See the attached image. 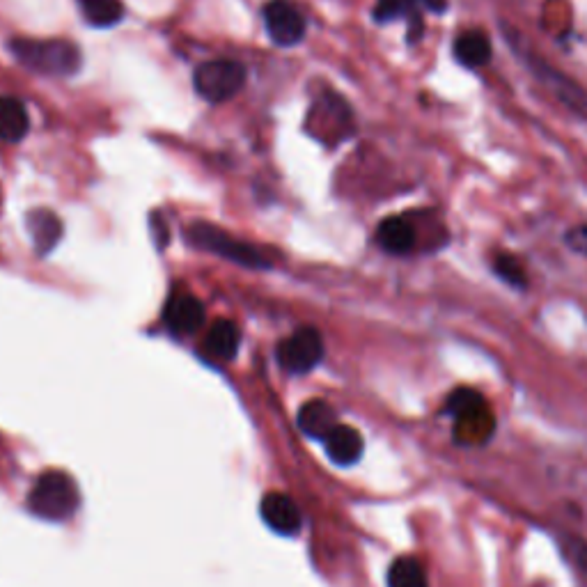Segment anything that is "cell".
Here are the masks:
<instances>
[{
  "label": "cell",
  "mask_w": 587,
  "mask_h": 587,
  "mask_svg": "<svg viewBox=\"0 0 587 587\" xmlns=\"http://www.w3.org/2000/svg\"><path fill=\"white\" fill-rule=\"evenodd\" d=\"M10 49L23 67L35 69L39 74L67 76L74 74L81 65V53L65 39L17 37L10 42Z\"/></svg>",
  "instance_id": "6da1fadb"
},
{
  "label": "cell",
  "mask_w": 587,
  "mask_h": 587,
  "mask_svg": "<svg viewBox=\"0 0 587 587\" xmlns=\"http://www.w3.org/2000/svg\"><path fill=\"white\" fill-rule=\"evenodd\" d=\"M445 413L455 418V441L464 445L484 443L493 434L496 420L484 397L473 388H457L445 402Z\"/></svg>",
  "instance_id": "7a4b0ae2"
},
{
  "label": "cell",
  "mask_w": 587,
  "mask_h": 587,
  "mask_svg": "<svg viewBox=\"0 0 587 587\" xmlns=\"http://www.w3.org/2000/svg\"><path fill=\"white\" fill-rule=\"evenodd\" d=\"M78 487L67 473L49 471L39 475L28 496V507L39 519L65 521L78 510Z\"/></svg>",
  "instance_id": "3957f363"
},
{
  "label": "cell",
  "mask_w": 587,
  "mask_h": 587,
  "mask_svg": "<svg viewBox=\"0 0 587 587\" xmlns=\"http://www.w3.org/2000/svg\"><path fill=\"white\" fill-rule=\"evenodd\" d=\"M186 239L191 241L193 246H198L207 253H214L218 257H225V260L237 262L246 269H269L271 262L260 248L253 244H246V241L234 239L230 234H225L221 228L209 223H193L186 230Z\"/></svg>",
  "instance_id": "277c9868"
},
{
  "label": "cell",
  "mask_w": 587,
  "mask_h": 587,
  "mask_svg": "<svg viewBox=\"0 0 587 587\" xmlns=\"http://www.w3.org/2000/svg\"><path fill=\"white\" fill-rule=\"evenodd\" d=\"M246 83V67L234 60H211L195 69L193 85L209 104H225L237 97Z\"/></svg>",
  "instance_id": "5b68a950"
},
{
  "label": "cell",
  "mask_w": 587,
  "mask_h": 587,
  "mask_svg": "<svg viewBox=\"0 0 587 587\" xmlns=\"http://www.w3.org/2000/svg\"><path fill=\"white\" fill-rule=\"evenodd\" d=\"M324 358V340L315 328H299L294 335L278 344V360L287 372L305 374L315 370Z\"/></svg>",
  "instance_id": "8992f818"
},
{
  "label": "cell",
  "mask_w": 587,
  "mask_h": 587,
  "mask_svg": "<svg viewBox=\"0 0 587 587\" xmlns=\"http://www.w3.org/2000/svg\"><path fill=\"white\" fill-rule=\"evenodd\" d=\"M523 60L528 62V67L537 74L539 81H542L546 88H549L553 95L562 101V104L581 117H587V90H583L576 81H571L567 74H562L555 67H551L549 62H544L537 53L528 51L526 56H523Z\"/></svg>",
  "instance_id": "52a82bcc"
},
{
  "label": "cell",
  "mask_w": 587,
  "mask_h": 587,
  "mask_svg": "<svg viewBox=\"0 0 587 587\" xmlns=\"http://www.w3.org/2000/svg\"><path fill=\"white\" fill-rule=\"evenodd\" d=\"M266 33L278 46L299 44L305 35V21L299 10L287 0H269L264 5Z\"/></svg>",
  "instance_id": "ba28073f"
},
{
  "label": "cell",
  "mask_w": 587,
  "mask_h": 587,
  "mask_svg": "<svg viewBox=\"0 0 587 587\" xmlns=\"http://www.w3.org/2000/svg\"><path fill=\"white\" fill-rule=\"evenodd\" d=\"M163 322L177 335H193L205 324V305L193 294H172L163 308Z\"/></svg>",
  "instance_id": "9c48e42d"
},
{
  "label": "cell",
  "mask_w": 587,
  "mask_h": 587,
  "mask_svg": "<svg viewBox=\"0 0 587 587\" xmlns=\"http://www.w3.org/2000/svg\"><path fill=\"white\" fill-rule=\"evenodd\" d=\"M260 512L266 526L278 532V535H296L303 523L299 505L287 493H269V496H264Z\"/></svg>",
  "instance_id": "30bf717a"
},
{
  "label": "cell",
  "mask_w": 587,
  "mask_h": 587,
  "mask_svg": "<svg viewBox=\"0 0 587 587\" xmlns=\"http://www.w3.org/2000/svg\"><path fill=\"white\" fill-rule=\"evenodd\" d=\"M338 416H335L333 406L324 402V399H310L308 404L301 406L299 411V427L303 434L317 441H326V436L338 427Z\"/></svg>",
  "instance_id": "8fae6325"
},
{
  "label": "cell",
  "mask_w": 587,
  "mask_h": 587,
  "mask_svg": "<svg viewBox=\"0 0 587 587\" xmlns=\"http://www.w3.org/2000/svg\"><path fill=\"white\" fill-rule=\"evenodd\" d=\"M377 241L390 255H406L416 248V228L402 216H390L386 221H381Z\"/></svg>",
  "instance_id": "7c38bea8"
},
{
  "label": "cell",
  "mask_w": 587,
  "mask_h": 587,
  "mask_svg": "<svg viewBox=\"0 0 587 587\" xmlns=\"http://www.w3.org/2000/svg\"><path fill=\"white\" fill-rule=\"evenodd\" d=\"M324 445H326V455L340 466L356 464L360 455H363V436L349 425L335 427L333 432L326 436Z\"/></svg>",
  "instance_id": "4fadbf2b"
},
{
  "label": "cell",
  "mask_w": 587,
  "mask_h": 587,
  "mask_svg": "<svg viewBox=\"0 0 587 587\" xmlns=\"http://www.w3.org/2000/svg\"><path fill=\"white\" fill-rule=\"evenodd\" d=\"M28 228L39 255L51 253L62 237V223L51 209H35L33 214L28 216Z\"/></svg>",
  "instance_id": "5bb4252c"
},
{
  "label": "cell",
  "mask_w": 587,
  "mask_h": 587,
  "mask_svg": "<svg viewBox=\"0 0 587 587\" xmlns=\"http://www.w3.org/2000/svg\"><path fill=\"white\" fill-rule=\"evenodd\" d=\"M491 39L482 30H466L455 39V58L464 67H484L491 60Z\"/></svg>",
  "instance_id": "9a60e30c"
},
{
  "label": "cell",
  "mask_w": 587,
  "mask_h": 587,
  "mask_svg": "<svg viewBox=\"0 0 587 587\" xmlns=\"http://www.w3.org/2000/svg\"><path fill=\"white\" fill-rule=\"evenodd\" d=\"M241 344V331L239 326L230 322V319H218V322L209 328L205 349L214 358L230 360L237 356Z\"/></svg>",
  "instance_id": "2e32d148"
},
{
  "label": "cell",
  "mask_w": 587,
  "mask_h": 587,
  "mask_svg": "<svg viewBox=\"0 0 587 587\" xmlns=\"http://www.w3.org/2000/svg\"><path fill=\"white\" fill-rule=\"evenodd\" d=\"M28 113L19 99L0 97V140L3 143H19L28 133Z\"/></svg>",
  "instance_id": "e0dca14e"
},
{
  "label": "cell",
  "mask_w": 587,
  "mask_h": 587,
  "mask_svg": "<svg viewBox=\"0 0 587 587\" xmlns=\"http://www.w3.org/2000/svg\"><path fill=\"white\" fill-rule=\"evenodd\" d=\"M83 17L97 28H111L124 17L122 0H78Z\"/></svg>",
  "instance_id": "ac0fdd59"
},
{
  "label": "cell",
  "mask_w": 587,
  "mask_h": 587,
  "mask_svg": "<svg viewBox=\"0 0 587 587\" xmlns=\"http://www.w3.org/2000/svg\"><path fill=\"white\" fill-rule=\"evenodd\" d=\"M388 587H429L427 571L416 558H399L388 569Z\"/></svg>",
  "instance_id": "d6986e66"
},
{
  "label": "cell",
  "mask_w": 587,
  "mask_h": 587,
  "mask_svg": "<svg viewBox=\"0 0 587 587\" xmlns=\"http://www.w3.org/2000/svg\"><path fill=\"white\" fill-rule=\"evenodd\" d=\"M493 273H496L500 280H505L510 287L526 289L528 285V276L526 271H523V264L516 260L514 255L498 253L496 260H493Z\"/></svg>",
  "instance_id": "ffe728a7"
},
{
  "label": "cell",
  "mask_w": 587,
  "mask_h": 587,
  "mask_svg": "<svg viewBox=\"0 0 587 587\" xmlns=\"http://www.w3.org/2000/svg\"><path fill=\"white\" fill-rule=\"evenodd\" d=\"M565 239H567V246L574 250V253L587 257V225L569 230Z\"/></svg>",
  "instance_id": "44dd1931"
}]
</instances>
